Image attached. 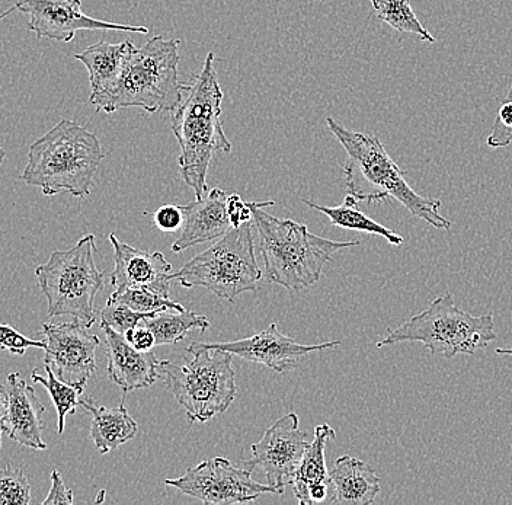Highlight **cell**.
Listing matches in <instances>:
<instances>
[{"label": "cell", "mask_w": 512, "mask_h": 505, "mask_svg": "<svg viewBox=\"0 0 512 505\" xmlns=\"http://www.w3.org/2000/svg\"><path fill=\"white\" fill-rule=\"evenodd\" d=\"M88 329L76 319L63 324L48 322L41 331L46 343L44 366L50 367L62 382L82 392L94 376L96 350L101 345L98 335L89 334Z\"/></svg>", "instance_id": "8fae6325"}, {"label": "cell", "mask_w": 512, "mask_h": 505, "mask_svg": "<svg viewBox=\"0 0 512 505\" xmlns=\"http://www.w3.org/2000/svg\"><path fill=\"white\" fill-rule=\"evenodd\" d=\"M127 51L128 41L120 44L99 41L82 53L75 54V59L88 69L91 97L107 94L114 88L123 70Z\"/></svg>", "instance_id": "7402d4cb"}, {"label": "cell", "mask_w": 512, "mask_h": 505, "mask_svg": "<svg viewBox=\"0 0 512 505\" xmlns=\"http://www.w3.org/2000/svg\"><path fill=\"white\" fill-rule=\"evenodd\" d=\"M28 348H46L43 341H34L22 335L18 329L11 325L0 324V350L9 351L11 354L24 356Z\"/></svg>", "instance_id": "4dcf8cb0"}, {"label": "cell", "mask_w": 512, "mask_h": 505, "mask_svg": "<svg viewBox=\"0 0 512 505\" xmlns=\"http://www.w3.org/2000/svg\"><path fill=\"white\" fill-rule=\"evenodd\" d=\"M159 379L165 380L192 424L223 414L238 395L233 354L204 343H192L181 364L160 361Z\"/></svg>", "instance_id": "8992f818"}, {"label": "cell", "mask_w": 512, "mask_h": 505, "mask_svg": "<svg viewBox=\"0 0 512 505\" xmlns=\"http://www.w3.org/2000/svg\"><path fill=\"white\" fill-rule=\"evenodd\" d=\"M179 41L162 35L150 38L142 47L128 41L123 70L107 94L89 98L98 111L111 114L121 108H143L147 113L174 111L182 92L190 86L179 82Z\"/></svg>", "instance_id": "277c9868"}, {"label": "cell", "mask_w": 512, "mask_h": 505, "mask_svg": "<svg viewBox=\"0 0 512 505\" xmlns=\"http://www.w3.org/2000/svg\"><path fill=\"white\" fill-rule=\"evenodd\" d=\"M299 424L296 412H288L275 421L262 439L252 444V459L243 462L245 469L254 472L261 468L267 476L268 485L284 492L286 485L293 481L310 443L309 434L300 430Z\"/></svg>", "instance_id": "7c38bea8"}, {"label": "cell", "mask_w": 512, "mask_h": 505, "mask_svg": "<svg viewBox=\"0 0 512 505\" xmlns=\"http://www.w3.org/2000/svg\"><path fill=\"white\" fill-rule=\"evenodd\" d=\"M3 417H5V398H3L2 383H0V447H2Z\"/></svg>", "instance_id": "d590c367"}, {"label": "cell", "mask_w": 512, "mask_h": 505, "mask_svg": "<svg viewBox=\"0 0 512 505\" xmlns=\"http://www.w3.org/2000/svg\"><path fill=\"white\" fill-rule=\"evenodd\" d=\"M155 315H158V313L136 312L130 306L117 302V300L110 297L107 305L102 309L101 324L111 326L112 329L124 335L128 329L142 324L144 319L153 318Z\"/></svg>", "instance_id": "f1b7e54d"}, {"label": "cell", "mask_w": 512, "mask_h": 505, "mask_svg": "<svg viewBox=\"0 0 512 505\" xmlns=\"http://www.w3.org/2000/svg\"><path fill=\"white\" fill-rule=\"evenodd\" d=\"M31 485L22 469H0V505H30Z\"/></svg>", "instance_id": "83f0119b"}, {"label": "cell", "mask_w": 512, "mask_h": 505, "mask_svg": "<svg viewBox=\"0 0 512 505\" xmlns=\"http://www.w3.org/2000/svg\"><path fill=\"white\" fill-rule=\"evenodd\" d=\"M15 8L28 17L27 28L37 34L38 40L70 43L80 30L149 33L143 25L134 27L88 17L82 12V0H15Z\"/></svg>", "instance_id": "4fadbf2b"}, {"label": "cell", "mask_w": 512, "mask_h": 505, "mask_svg": "<svg viewBox=\"0 0 512 505\" xmlns=\"http://www.w3.org/2000/svg\"><path fill=\"white\" fill-rule=\"evenodd\" d=\"M227 216H229L233 228L245 225V223L254 219L252 204L243 201L238 194H232V196L227 197Z\"/></svg>", "instance_id": "d6a6232c"}, {"label": "cell", "mask_w": 512, "mask_h": 505, "mask_svg": "<svg viewBox=\"0 0 512 505\" xmlns=\"http://www.w3.org/2000/svg\"><path fill=\"white\" fill-rule=\"evenodd\" d=\"M512 143V85L507 99L502 102L496 114L491 133L488 136L489 147H507Z\"/></svg>", "instance_id": "f546056e"}, {"label": "cell", "mask_w": 512, "mask_h": 505, "mask_svg": "<svg viewBox=\"0 0 512 505\" xmlns=\"http://www.w3.org/2000/svg\"><path fill=\"white\" fill-rule=\"evenodd\" d=\"M110 297L130 306L136 312L159 313L166 310H178V312L185 310L184 306L179 305L178 302L149 289H127L123 292H114Z\"/></svg>", "instance_id": "4316f807"}, {"label": "cell", "mask_w": 512, "mask_h": 505, "mask_svg": "<svg viewBox=\"0 0 512 505\" xmlns=\"http://www.w3.org/2000/svg\"><path fill=\"white\" fill-rule=\"evenodd\" d=\"M5 156V150H3L2 147H0V165H2L3 161H5Z\"/></svg>", "instance_id": "f35d334b"}, {"label": "cell", "mask_w": 512, "mask_h": 505, "mask_svg": "<svg viewBox=\"0 0 512 505\" xmlns=\"http://www.w3.org/2000/svg\"><path fill=\"white\" fill-rule=\"evenodd\" d=\"M380 21L389 24L393 30L403 34L418 35L419 40L435 43L434 35L419 22L411 0H370Z\"/></svg>", "instance_id": "d4e9b609"}, {"label": "cell", "mask_w": 512, "mask_h": 505, "mask_svg": "<svg viewBox=\"0 0 512 505\" xmlns=\"http://www.w3.org/2000/svg\"><path fill=\"white\" fill-rule=\"evenodd\" d=\"M79 405L92 415L91 439L102 455H107L112 450H117L121 444L134 439L139 431L136 421L128 414L124 404L117 408H105L96 405L94 399L88 398L79 401Z\"/></svg>", "instance_id": "44dd1931"}, {"label": "cell", "mask_w": 512, "mask_h": 505, "mask_svg": "<svg viewBox=\"0 0 512 505\" xmlns=\"http://www.w3.org/2000/svg\"><path fill=\"white\" fill-rule=\"evenodd\" d=\"M95 236L86 235L66 251H54L35 270L46 296L48 316H72L91 328L95 324V297L104 289V271L95 262Z\"/></svg>", "instance_id": "ba28073f"}, {"label": "cell", "mask_w": 512, "mask_h": 505, "mask_svg": "<svg viewBox=\"0 0 512 505\" xmlns=\"http://www.w3.org/2000/svg\"><path fill=\"white\" fill-rule=\"evenodd\" d=\"M326 123L347 152L345 185L358 203H379L393 198L435 229H451L453 223L440 213L441 200L416 193L379 137L345 129L332 117L326 118Z\"/></svg>", "instance_id": "6da1fadb"}, {"label": "cell", "mask_w": 512, "mask_h": 505, "mask_svg": "<svg viewBox=\"0 0 512 505\" xmlns=\"http://www.w3.org/2000/svg\"><path fill=\"white\" fill-rule=\"evenodd\" d=\"M261 278L251 223L233 228L172 274V281H178L185 289L204 287L227 302L242 293L255 292Z\"/></svg>", "instance_id": "9c48e42d"}, {"label": "cell", "mask_w": 512, "mask_h": 505, "mask_svg": "<svg viewBox=\"0 0 512 505\" xmlns=\"http://www.w3.org/2000/svg\"><path fill=\"white\" fill-rule=\"evenodd\" d=\"M124 337H126L131 347L139 351H152V348L156 345L155 335L143 324L128 329Z\"/></svg>", "instance_id": "e575fe53"}, {"label": "cell", "mask_w": 512, "mask_h": 505, "mask_svg": "<svg viewBox=\"0 0 512 505\" xmlns=\"http://www.w3.org/2000/svg\"><path fill=\"white\" fill-rule=\"evenodd\" d=\"M303 201L307 206L318 210V212H322L325 216H328L332 225L338 226V228L371 233V235H377L380 236V238L386 239V241L393 246H400L403 244V241H405L403 236L396 233L395 230L386 228L382 223L376 222V220L368 217L366 213L358 210V201L355 200L354 197L350 196V194L345 197L344 204L338 207L320 206V204L310 200Z\"/></svg>", "instance_id": "603a6c76"}, {"label": "cell", "mask_w": 512, "mask_h": 505, "mask_svg": "<svg viewBox=\"0 0 512 505\" xmlns=\"http://www.w3.org/2000/svg\"><path fill=\"white\" fill-rule=\"evenodd\" d=\"M107 345L108 376L124 395L136 389L150 388L160 377V361L153 351L131 347L120 332L101 324Z\"/></svg>", "instance_id": "e0dca14e"}, {"label": "cell", "mask_w": 512, "mask_h": 505, "mask_svg": "<svg viewBox=\"0 0 512 505\" xmlns=\"http://www.w3.org/2000/svg\"><path fill=\"white\" fill-rule=\"evenodd\" d=\"M50 479L51 489L46 500L43 501V505L73 504V491L66 488L59 471L51 472Z\"/></svg>", "instance_id": "836d02e7"}, {"label": "cell", "mask_w": 512, "mask_h": 505, "mask_svg": "<svg viewBox=\"0 0 512 505\" xmlns=\"http://www.w3.org/2000/svg\"><path fill=\"white\" fill-rule=\"evenodd\" d=\"M2 392L5 398L3 433L22 446L46 450L47 443L43 440L46 408L38 401L34 389L15 372L6 377Z\"/></svg>", "instance_id": "2e32d148"}, {"label": "cell", "mask_w": 512, "mask_h": 505, "mask_svg": "<svg viewBox=\"0 0 512 505\" xmlns=\"http://www.w3.org/2000/svg\"><path fill=\"white\" fill-rule=\"evenodd\" d=\"M142 324L153 332L156 345L181 343L194 329L204 332L210 328V322L206 316L198 315V313L187 309L181 310V312L175 310V313L171 310L159 312L153 318L144 319Z\"/></svg>", "instance_id": "cb8c5ba5"}, {"label": "cell", "mask_w": 512, "mask_h": 505, "mask_svg": "<svg viewBox=\"0 0 512 505\" xmlns=\"http://www.w3.org/2000/svg\"><path fill=\"white\" fill-rule=\"evenodd\" d=\"M46 372L47 377H43L38 373V370L35 369L31 375L32 382L40 383V385H43L44 388L47 389V392L50 393L54 407L57 409V417H59V421H57V425H59V427H57V433L62 436L64 425H66V417L69 414H75L76 407H78L80 401L79 396L82 395L83 392L62 382L59 377L54 375L53 370L48 366H46Z\"/></svg>", "instance_id": "484cf974"}, {"label": "cell", "mask_w": 512, "mask_h": 505, "mask_svg": "<svg viewBox=\"0 0 512 505\" xmlns=\"http://www.w3.org/2000/svg\"><path fill=\"white\" fill-rule=\"evenodd\" d=\"M104 159L98 137L72 120H60L28 149L21 180L38 187L44 196L69 193L88 197Z\"/></svg>", "instance_id": "5b68a950"}, {"label": "cell", "mask_w": 512, "mask_h": 505, "mask_svg": "<svg viewBox=\"0 0 512 505\" xmlns=\"http://www.w3.org/2000/svg\"><path fill=\"white\" fill-rule=\"evenodd\" d=\"M15 9H16V8H15V5H14V6H12V8H11V9H8V11L3 12V14H0V21H2V19H5L6 17H8V15H11V14H12V12H14V11H15Z\"/></svg>", "instance_id": "74e56055"}, {"label": "cell", "mask_w": 512, "mask_h": 505, "mask_svg": "<svg viewBox=\"0 0 512 505\" xmlns=\"http://www.w3.org/2000/svg\"><path fill=\"white\" fill-rule=\"evenodd\" d=\"M331 478V501L335 505H370L380 492V478L368 463L352 456L336 459Z\"/></svg>", "instance_id": "ffe728a7"}, {"label": "cell", "mask_w": 512, "mask_h": 505, "mask_svg": "<svg viewBox=\"0 0 512 505\" xmlns=\"http://www.w3.org/2000/svg\"><path fill=\"white\" fill-rule=\"evenodd\" d=\"M251 473L236 468L226 457H214L188 469L181 478L166 479L165 484L211 505L252 503L262 494H284L281 489L255 482Z\"/></svg>", "instance_id": "30bf717a"}, {"label": "cell", "mask_w": 512, "mask_h": 505, "mask_svg": "<svg viewBox=\"0 0 512 505\" xmlns=\"http://www.w3.org/2000/svg\"><path fill=\"white\" fill-rule=\"evenodd\" d=\"M387 335L377 347L400 343H422L432 356L453 359L457 354L472 356L498 338L491 312L473 316L454 303L451 293L438 296L427 309L412 316Z\"/></svg>", "instance_id": "52a82bcc"}, {"label": "cell", "mask_w": 512, "mask_h": 505, "mask_svg": "<svg viewBox=\"0 0 512 505\" xmlns=\"http://www.w3.org/2000/svg\"><path fill=\"white\" fill-rule=\"evenodd\" d=\"M334 428L329 424H319L315 428L312 443L307 444L293 484L296 500L302 505L322 504L331 501V478L325 460V447L328 440L335 439Z\"/></svg>", "instance_id": "d6986e66"}, {"label": "cell", "mask_w": 512, "mask_h": 505, "mask_svg": "<svg viewBox=\"0 0 512 505\" xmlns=\"http://www.w3.org/2000/svg\"><path fill=\"white\" fill-rule=\"evenodd\" d=\"M251 204L259 249L264 258L265 278L288 292L309 289L318 283L323 267L336 252L360 245L358 241L338 242L320 238L302 223L265 213V207L274 206V201H254Z\"/></svg>", "instance_id": "3957f363"}, {"label": "cell", "mask_w": 512, "mask_h": 505, "mask_svg": "<svg viewBox=\"0 0 512 505\" xmlns=\"http://www.w3.org/2000/svg\"><path fill=\"white\" fill-rule=\"evenodd\" d=\"M153 222H155L156 228L162 232H176L184 225V212H182L181 206L165 204L153 214Z\"/></svg>", "instance_id": "1f68e13d"}, {"label": "cell", "mask_w": 512, "mask_h": 505, "mask_svg": "<svg viewBox=\"0 0 512 505\" xmlns=\"http://www.w3.org/2000/svg\"><path fill=\"white\" fill-rule=\"evenodd\" d=\"M214 63L216 56L208 53L200 75L188 88L187 98L174 111L171 123L181 147L178 162L182 180L194 190L197 200L208 193L207 174L214 155L232 150L220 120L223 91Z\"/></svg>", "instance_id": "7a4b0ae2"}, {"label": "cell", "mask_w": 512, "mask_h": 505, "mask_svg": "<svg viewBox=\"0 0 512 505\" xmlns=\"http://www.w3.org/2000/svg\"><path fill=\"white\" fill-rule=\"evenodd\" d=\"M227 194L220 188H213L200 200L181 206L184 225L172 251L182 252L191 246L217 241L233 229L227 216Z\"/></svg>", "instance_id": "ac0fdd59"}, {"label": "cell", "mask_w": 512, "mask_h": 505, "mask_svg": "<svg viewBox=\"0 0 512 505\" xmlns=\"http://www.w3.org/2000/svg\"><path fill=\"white\" fill-rule=\"evenodd\" d=\"M114 248V271L111 284L115 292L127 289H149L169 297L172 283V265L162 252H146L121 242L110 235Z\"/></svg>", "instance_id": "9a60e30c"}, {"label": "cell", "mask_w": 512, "mask_h": 505, "mask_svg": "<svg viewBox=\"0 0 512 505\" xmlns=\"http://www.w3.org/2000/svg\"><path fill=\"white\" fill-rule=\"evenodd\" d=\"M496 354H502V356H512V348H496Z\"/></svg>", "instance_id": "8d00e7d4"}, {"label": "cell", "mask_w": 512, "mask_h": 505, "mask_svg": "<svg viewBox=\"0 0 512 505\" xmlns=\"http://www.w3.org/2000/svg\"><path fill=\"white\" fill-rule=\"evenodd\" d=\"M206 344V343H204ZM339 341L318 345H304L278 331L277 324H271L265 331L243 340L230 343L206 344L208 348L226 351L251 363L262 364L277 373L296 369L309 354L332 350L339 347Z\"/></svg>", "instance_id": "5bb4252c"}]
</instances>
